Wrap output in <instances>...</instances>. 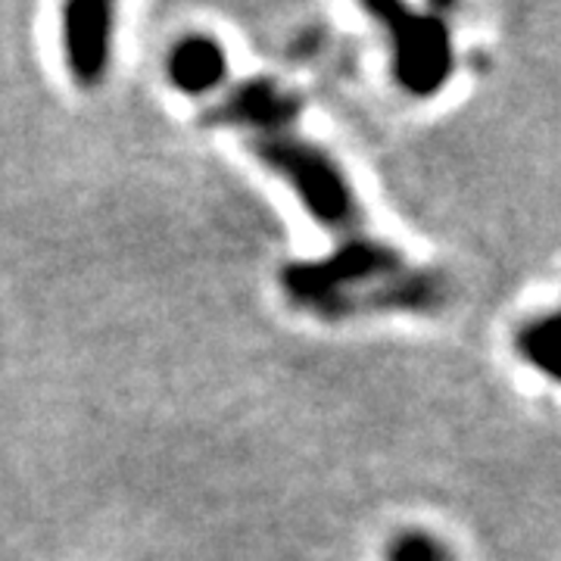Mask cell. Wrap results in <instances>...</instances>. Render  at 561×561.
Instances as JSON below:
<instances>
[{
  "mask_svg": "<svg viewBox=\"0 0 561 561\" xmlns=\"http://www.w3.org/2000/svg\"><path fill=\"white\" fill-rule=\"evenodd\" d=\"M290 302L319 319H350L359 312H434L446 300L437 272H424L400 250L371 238H350L331 256L280 268Z\"/></svg>",
  "mask_w": 561,
  "mask_h": 561,
  "instance_id": "obj_1",
  "label": "cell"
},
{
  "mask_svg": "<svg viewBox=\"0 0 561 561\" xmlns=\"http://www.w3.org/2000/svg\"><path fill=\"white\" fill-rule=\"evenodd\" d=\"M253 150L272 172L294 187L302 206L328 228H353L356 221V197L350 181L343 179L341 165L324 150L312 147L297 135H268L253 140Z\"/></svg>",
  "mask_w": 561,
  "mask_h": 561,
  "instance_id": "obj_2",
  "label": "cell"
},
{
  "mask_svg": "<svg viewBox=\"0 0 561 561\" xmlns=\"http://www.w3.org/2000/svg\"><path fill=\"white\" fill-rule=\"evenodd\" d=\"M371 13L383 22L393 47V76L409 94L427 98L440 91L453 72L449 32L440 20L412 13L402 3H375Z\"/></svg>",
  "mask_w": 561,
  "mask_h": 561,
  "instance_id": "obj_3",
  "label": "cell"
},
{
  "mask_svg": "<svg viewBox=\"0 0 561 561\" xmlns=\"http://www.w3.org/2000/svg\"><path fill=\"white\" fill-rule=\"evenodd\" d=\"M62 41L72 79L84 88L101 84L106 79L113 50V10L98 0L69 3L62 10Z\"/></svg>",
  "mask_w": 561,
  "mask_h": 561,
  "instance_id": "obj_4",
  "label": "cell"
},
{
  "mask_svg": "<svg viewBox=\"0 0 561 561\" xmlns=\"http://www.w3.org/2000/svg\"><path fill=\"white\" fill-rule=\"evenodd\" d=\"M300 113V101L284 91L278 81L250 79L238 84L225 101L209 113V119L221 125H238V128H253L260 138L268 135H284L290 122Z\"/></svg>",
  "mask_w": 561,
  "mask_h": 561,
  "instance_id": "obj_5",
  "label": "cell"
},
{
  "mask_svg": "<svg viewBox=\"0 0 561 561\" xmlns=\"http://www.w3.org/2000/svg\"><path fill=\"white\" fill-rule=\"evenodd\" d=\"M228 72V60L219 41L206 35L181 38L169 54V79L187 98H206L216 91Z\"/></svg>",
  "mask_w": 561,
  "mask_h": 561,
  "instance_id": "obj_6",
  "label": "cell"
},
{
  "mask_svg": "<svg viewBox=\"0 0 561 561\" xmlns=\"http://www.w3.org/2000/svg\"><path fill=\"white\" fill-rule=\"evenodd\" d=\"M518 353L527 365L540 368L546 378H559L561 371V324L556 316L530 321L518 334Z\"/></svg>",
  "mask_w": 561,
  "mask_h": 561,
  "instance_id": "obj_7",
  "label": "cell"
},
{
  "mask_svg": "<svg viewBox=\"0 0 561 561\" xmlns=\"http://www.w3.org/2000/svg\"><path fill=\"white\" fill-rule=\"evenodd\" d=\"M387 561H453L449 549L424 530H405L387 549Z\"/></svg>",
  "mask_w": 561,
  "mask_h": 561,
  "instance_id": "obj_8",
  "label": "cell"
}]
</instances>
